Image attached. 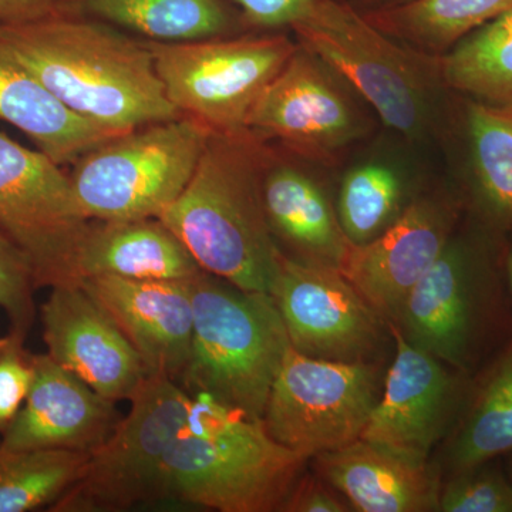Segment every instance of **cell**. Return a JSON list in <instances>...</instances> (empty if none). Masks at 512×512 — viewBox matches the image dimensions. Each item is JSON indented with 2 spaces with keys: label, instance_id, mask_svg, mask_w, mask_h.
<instances>
[{
  "label": "cell",
  "instance_id": "obj_1",
  "mask_svg": "<svg viewBox=\"0 0 512 512\" xmlns=\"http://www.w3.org/2000/svg\"><path fill=\"white\" fill-rule=\"evenodd\" d=\"M0 36L64 106L101 127L126 133L184 116L168 100L147 39L56 10L0 25Z\"/></svg>",
  "mask_w": 512,
  "mask_h": 512
},
{
  "label": "cell",
  "instance_id": "obj_2",
  "mask_svg": "<svg viewBox=\"0 0 512 512\" xmlns=\"http://www.w3.org/2000/svg\"><path fill=\"white\" fill-rule=\"evenodd\" d=\"M269 148L249 128L211 131L190 181L160 215L202 271L249 292L271 293L281 254L262 198Z\"/></svg>",
  "mask_w": 512,
  "mask_h": 512
},
{
  "label": "cell",
  "instance_id": "obj_3",
  "mask_svg": "<svg viewBox=\"0 0 512 512\" xmlns=\"http://www.w3.org/2000/svg\"><path fill=\"white\" fill-rule=\"evenodd\" d=\"M309 460L272 439L262 420L198 393L165 456L161 500L221 512L281 511Z\"/></svg>",
  "mask_w": 512,
  "mask_h": 512
},
{
  "label": "cell",
  "instance_id": "obj_4",
  "mask_svg": "<svg viewBox=\"0 0 512 512\" xmlns=\"http://www.w3.org/2000/svg\"><path fill=\"white\" fill-rule=\"evenodd\" d=\"M194 329L180 384L249 419L262 420L291 342L269 293L201 271L190 281Z\"/></svg>",
  "mask_w": 512,
  "mask_h": 512
},
{
  "label": "cell",
  "instance_id": "obj_5",
  "mask_svg": "<svg viewBox=\"0 0 512 512\" xmlns=\"http://www.w3.org/2000/svg\"><path fill=\"white\" fill-rule=\"evenodd\" d=\"M289 30L365 99L384 126L421 141L436 127L439 57L402 45L373 26L350 0H316Z\"/></svg>",
  "mask_w": 512,
  "mask_h": 512
},
{
  "label": "cell",
  "instance_id": "obj_6",
  "mask_svg": "<svg viewBox=\"0 0 512 512\" xmlns=\"http://www.w3.org/2000/svg\"><path fill=\"white\" fill-rule=\"evenodd\" d=\"M211 131L181 116L134 128L87 151L69 174L84 217L160 218L190 181Z\"/></svg>",
  "mask_w": 512,
  "mask_h": 512
},
{
  "label": "cell",
  "instance_id": "obj_7",
  "mask_svg": "<svg viewBox=\"0 0 512 512\" xmlns=\"http://www.w3.org/2000/svg\"><path fill=\"white\" fill-rule=\"evenodd\" d=\"M147 42L168 100L184 116L222 133L247 128L256 103L298 49L284 30Z\"/></svg>",
  "mask_w": 512,
  "mask_h": 512
},
{
  "label": "cell",
  "instance_id": "obj_8",
  "mask_svg": "<svg viewBox=\"0 0 512 512\" xmlns=\"http://www.w3.org/2000/svg\"><path fill=\"white\" fill-rule=\"evenodd\" d=\"M192 397L177 380L150 373L130 399V412L90 451L56 512H116L161 500L165 456L183 430Z\"/></svg>",
  "mask_w": 512,
  "mask_h": 512
},
{
  "label": "cell",
  "instance_id": "obj_9",
  "mask_svg": "<svg viewBox=\"0 0 512 512\" xmlns=\"http://www.w3.org/2000/svg\"><path fill=\"white\" fill-rule=\"evenodd\" d=\"M380 393L379 363L313 359L291 346L262 423L272 439L312 458L360 440Z\"/></svg>",
  "mask_w": 512,
  "mask_h": 512
},
{
  "label": "cell",
  "instance_id": "obj_10",
  "mask_svg": "<svg viewBox=\"0 0 512 512\" xmlns=\"http://www.w3.org/2000/svg\"><path fill=\"white\" fill-rule=\"evenodd\" d=\"M89 221L62 165L0 130V231L28 259L36 288L77 284L74 261Z\"/></svg>",
  "mask_w": 512,
  "mask_h": 512
},
{
  "label": "cell",
  "instance_id": "obj_11",
  "mask_svg": "<svg viewBox=\"0 0 512 512\" xmlns=\"http://www.w3.org/2000/svg\"><path fill=\"white\" fill-rule=\"evenodd\" d=\"M355 94L335 70L298 43L249 114L247 128L296 158L332 165L372 131Z\"/></svg>",
  "mask_w": 512,
  "mask_h": 512
},
{
  "label": "cell",
  "instance_id": "obj_12",
  "mask_svg": "<svg viewBox=\"0 0 512 512\" xmlns=\"http://www.w3.org/2000/svg\"><path fill=\"white\" fill-rule=\"evenodd\" d=\"M293 349L332 362H377L389 320L338 269L281 251L271 293Z\"/></svg>",
  "mask_w": 512,
  "mask_h": 512
},
{
  "label": "cell",
  "instance_id": "obj_13",
  "mask_svg": "<svg viewBox=\"0 0 512 512\" xmlns=\"http://www.w3.org/2000/svg\"><path fill=\"white\" fill-rule=\"evenodd\" d=\"M42 322L47 355L111 402L130 400L148 375L130 340L82 285L52 288Z\"/></svg>",
  "mask_w": 512,
  "mask_h": 512
},
{
  "label": "cell",
  "instance_id": "obj_14",
  "mask_svg": "<svg viewBox=\"0 0 512 512\" xmlns=\"http://www.w3.org/2000/svg\"><path fill=\"white\" fill-rule=\"evenodd\" d=\"M392 365L360 439L412 460L426 461L446 430L456 380L444 362L409 342L389 320Z\"/></svg>",
  "mask_w": 512,
  "mask_h": 512
},
{
  "label": "cell",
  "instance_id": "obj_15",
  "mask_svg": "<svg viewBox=\"0 0 512 512\" xmlns=\"http://www.w3.org/2000/svg\"><path fill=\"white\" fill-rule=\"evenodd\" d=\"M453 210L439 198L419 197L383 234L352 245L342 274L383 318L396 320L404 299L453 238Z\"/></svg>",
  "mask_w": 512,
  "mask_h": 512
},
{
  "label": "cell",
  "instance_id": "obj_16",
  "mask_svg": "<svg viewBox=\"0 0 512 512\" xmlns=\"http://www.w3.org/2000/svg\"><path fill=\"white\" fill-rule=\"evenodd\" d=\"M33 379L6 429L5 450L93 451L120 421L116 402L94 392L49 355L30 356Z\"/></svg>",
  "mask_w": 512,
  "mask_h": 512
},
{
  "label": "cell",
  "instance_id": "obj_17",
  "mask_svg": "<svg viewBox=\"0 0 512 512\" xmlns=\"http://www.w3.org/2000/svg\"><path fill=\"white\" fill-rule=\"evenodd\" d=\"M190 281L101 275L80 285L130 340L148 375L161 373L180 383L194 329Z\"/></svg>",
  "mask_w": 512,
  "mask_h": 512
},
{
  "label": "cell",
  "instance_id": "obj_18",
  "mask_svg": "<svg viewBox=\"0 0 512 512\" xmlns=\"http://www.w3.org/2000/svg\"><path fill=\"white\" fill-rule=\"evenodd\" d=\"M480 289L473 252L451 238L406 296L393 322L417 348L448 365L464 367L476 335Z\"/></svg>",
  "mask_w": 512,
  "mask_h": 512
},
{
  "label": "cell",
  "instance_id": "obj_19",
  "mask_svg": "<svg viewBox=\"0 0 512 512\" xmlns=\"http://www.w3.org/2000/svg\"><path fill=\"white\" fill-rule=\"evenodd\" d=\"M271 143V141H269ZM266 220L276 244L291 258L342 271L352 242L346 237L328 195L295 156L271 144L262 177Z\"/></svg>",
  "mask_w": 512,
  "mask_h": 512
},
{
  "label": "cell",
  "instance_id": "obj_20",
  "mask_svg": "<svg viewBox=\"0 0 512 512\" xmlns=\"http://www.w3.org/2000/svg\"><path fill=\"white\" fill-rule=\"evenodd\" d=\"M313 458L322 480L353 511H439L440 477L427 460H412L362 439Z\"/></svg>",
  "mask_w": 512,
  "mask_h": 512
},
{
  "label": "cell",
  "instance_id": "obj_21",
  "mask_svg": "<svg viewBox=\"0 0 512 512\" xmlns=\"http://www.w3.org/2000/svg\"><path fill=\"white\" fill-rule=\"evenodd\" d=\"M202 269L160 218L89 221L74 261L77 284L93 276L190 281Z\"/></svg>",
  "mask_w": 512,
  "mask_h": 512
},
{
  "label": "cell",
  "instance_id": "obj_22",
  "mask_svg": "<svg viewBox=\"0 0 512 512\" xmlns=\"http://www.w3.org/2000/svg\"><path fill=\"white\" fill-rule=\"evenodd\" d=\"M0 120L26 134L59 165L121 133L84 119L64 106L0 36Z\"/></svg>",
  "mask_w": 512,
  "mask_h": 512
},
{
  "label": "cell",
  "instance_id": "obj_23",
  "mask_svg": "<svg viewBox=\"0 0 512 512\" xmlns=\"http://www.w3.org/2000/svg\"><path fill=\"white\" fill-rule=\"evenodd\" d=\"M55 10L100 20L154 42L251 32L227 0H57Z\"/></svg>",
  "mask_w": 512,
  "mask_h": 512
},
{
  "label": "cell",
  "instance_id": "obj_24",
  "mask_svg": "<svg viewBox=\"0 0 512 512\" xmlns=\"http://www.w3.org/2000/svg\"><path fill=\"white\" fill-rule=\"evenodd\" d=\"M510 9L512 0H412L394 8L360 13L402 45L441 57L471 32Z\"/></svg>",
  "mask_w": 512,
  "mask_h": 512
},
{
  "label": "cell",
  "instance_id": "obj_25",
  "mask_svg": "<svg viewBox=\"0 0 512 512\" xmlns=\"http://www.w3.org/2000/svg\"><path fill=\"white\" fill-rule=\"evenodd\" d=\"M439 64L446 89L512 107V9L461 39Z\"/></svg>",
  "mask_w": 512,
  "mask_h": 512
},
{
  "label": "cell",
  "instance_id": "obj_26",
  "mask_svg": "<svg viewBox=\"0 0 512 512\" xmlns=\"http://www.w3.org/2000/svg\"><path fill=\"white\" fill-rule=\"evenodd\" d=\"M512 453V345L498 360L448 448L454 473Z\"/></svg>",
  "mask_w": 512,
  "mask_h": 512
},
{
  "label": "cell",
  "instance_id": "obj_27",
  "mask_svg": "<svg viewBox=\"0 0 512 512\" xmlns=\"http://www.w3.org/2000/svg\"><path fill=\"white\" fill-rule=\"evenodd\" d=\"M87 451L0 448V512L53 505L82 474Z\"/></svg>",
  "mask_w": 512,
  "mask_h": 512
},
{
  "label": "cell",
  "instance_id": "obj_28",
  "mask_svg": "<svg viewBox=\"0 0 512 512\" xmlns=\"http://www.w3.org/2000/svg\"><path fill=\"white\" fill-rule=\"evenodd\" d=\"M467 127L485 211L500 224L512 225V107L474 101L468 106Z\"/></svg>",
  "mask_w": 512,
  "mask_h": 512
},
{
  "label": "cell",
  "instance_id": "obj_29",
  "mask_svg": "<svg viewBox=\"0 0 512 512\" xmlns=\"http://www.w3.org/2000/svg\"><path fill=\"white\" fill-rule=\"evenodd\" d=\"M407 205L402 175L390 165L367 163L343 178L336 210L352 245H363L383 234Z\"/></svg>",
  "mask_w": 512,
  "mask_h": 512
},
{
  "label": "cell",
  "instance_id": "obj_30",
  "mask_svg": "<svg viewBox=\"0 0 512 512\" xmlns=\"http://www.w3.org/2000/svg\"><path fill=\"white\" fill-rule=\"evenodd\" d=\"M441 512H512V481L488 463L454 473L441 487Z\"/></svg>",
  "mask_w": 512,
  "mask_h": 512
},
{
  "label": "cell",
  "instance_id": "obj_31",
  "mask_svg": "<svg viewBox=\"0 0 512 512\" xmlns=\"http://www.w3.org/2000/svg\"><path fill=\"white\" fill-rule=\"evenodd\" d=\"M36 288L26 256L0 231V308L8 312L13 329L26 333L32 320Z\"/></svg>",
  "mask_w": 512,
  "mask_h": 512
},
{
  "label": "cell",
  "instance_id": "obj_32",
  "mask_svg": "<svg viewBox=\"0 0 512 512\" xmlns=\"http://www.w3.org/2000/svg\"><path fill=\"white\" fill-rule=\"evenodd\" d=\"M25 332L10 330L0 339V430L18 414L33 379L32 359L23 349Z\"/></svg>",
  "mask_w": 512,
  "mask_h": 512
},
{
  "label": "cell",
  "instance_id": "obj_33",
  "mask_svg": "<svg viewBox=\"0 0 512 512\" xmlns=\"http://www.w3.org/2000/svg\"><path fill=\"white\" fill-rule=\"evenodd\" d=\"M251 32L289 29L293 20L316 0H227Z\"/></svg>",
  "mask_w": 512,
  "mask_h": 512
},
{
  "label": "cell",
  "instance_id": "obj_34",
  "mask_svg": "<svg viewBox=\"0 0 512 512\" xmlns=\"http://www.w3.org/2000/svg\"><path fill=\"white\" fill-rule=\"evenodd\" d=\"M281 511L285 512H349L348 501L340 500L318 477L303 474L286 498Z\"/></svg>",
  "mask_w": 512,
  "mask_h": 512
},
{
  "label": "cell",
  "instance_id": "obj_35",
  "mask_svg": "<svg viewBox=\"0 0 512 512\" xmlns=\"http://www.w3.org/2000/svg\"><path fill=\"white\" fill-rule=\"evenodd\" d=\"M57 0H0V25L28 22L49 15Z\"/></svg>",
  "mask_w": 512,
  "mask_h": 512
},
{
  "label": "cell",
  "instance_id": "obj_36",
  "mask_svg": "<svg viewBox=\"0 0 512 512\" xmlns=\"http://www.w3.org/2000/svg\"><path fill=\"white\" fill-rule=\"evenodd\" d=\"M407 2H412V0H350V3L362 13L394 8V6L403 5Z\"/></svg>",
  "mask_w": 512,
  "mask_h": 512
},
{
  "label": "cell",
  "instance_id": "obj_37",
  "mask_svg": "<svg viewBox=\"0 0 512 512\" xmlns=\"http://www.w3.org/2000/svg\"><path fill=\"white\" fill-rule=\"evenodd\" d=\"M507 271H508V282H510V289H511V295H512V248L510 251V255H508Z\"/></svg>",
  "mask_w": 512,
  "mask_h": 512
},
{
  "label": "cell",
  "instance_id": "obj_38",
  "mask_svg": "<svg viewBox=\"0 0 512 512\" xmlns=\"http://www.w3.org/2000/svg\"><path fill=\"white\" fill-rule=\"evenodd\" d=\"M508 468H510V474H508V477H510V480L512 481V453H510V463H508Z\"/></svg>",
  "mask_w": 512,
  "mask_h": 512
}]
</instances>
